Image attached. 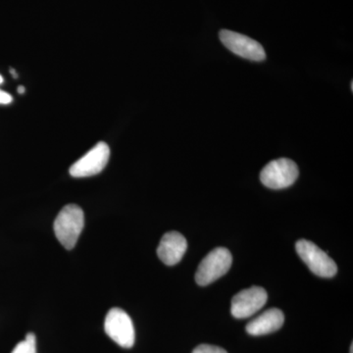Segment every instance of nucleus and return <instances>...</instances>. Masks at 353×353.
<instances>
[{
	"label": "nucleus",
	"mask_w": 353,
	"mask_h": 353,
	"mask_svg": "<svg viewBox=\"0 0 353 353\" xmlns=\"http://www.w3.org/2000/svg\"><path fill=\"white\" fill-rule=\"evenodd\" d=\"M268 294L263 288L252 287L241 290L232 299L231 312L236 319H245L263 307Z\"/></svg>",
	"instance_id": "8"
},
{
	"label": "nucleus",
	"mask_w": 353,
	"mask_h": 353,
	"mask_svg": "<svg viewBox=\"0 0 353 353\" xmlns=\"http://www.w3.org/2000/svg\"><path fill=\"white\" fill-rule=\"evenodd\" d=\"M25 90V88L22 87V85H20V87L18 88V92H19V94H24Z\"/></svg>",
	"instance_id": "14"
},
{
	"label": "nucleus",
	"mask_w": 353,
	"mask_h": 353,
	"mask_svg": "<svg viewBox=\"0 0 353 353\" xmlns=\"http://www.w3.org/2000/svg\"><path fill=\"white\" fill-rule=\"evenodd\" d=\"M284 322L285 315L282 310L278 308L268 309L246 325V332L250 336H264L282 328Z\"/></svg>",
	"instance_id": "10"
},
{
	"label": "nucleus",
	"mask_w": 353,
	"mask_h": 353,
	"mask_svg": "<svg viewBox=\"0 0 353 353\" xmlns=\"http://www.w3.org/2000/svg\"><path fill=\"white\" fill-rule=\"evenodd\" d=\"M11 353H37V341L34 334H28L25 341L18 343Z\"/></svg>",
	"instance_id": "11"
},
{
	"label": "nucleus",
	"mask_w": 353,
	"mask_h": 353,
	"mask_svg": "<svg viewBox=\"0 0 353 353\" xmlns=\"http://www.w3.org/2000/svg\"><path fill=\"white\" fill-rule=\"evenodd\" d=\"M192 353H228L222 347H216L211 345H201L194 348Z\"/></svg>",
	"instance_id": "12"
},
{
	"label": "nucleus",
	"mask_w": 353,
	"mask_h": 353,
	"mask_svg": "<svg viewBox=\"0 0 353 353\" xmlns=\"http://www.w3.org/2000/svg\"><path fill=\"white\" fill-rule=\"evenodd\" d=\"M219 38L228 50L238 57L257 62L263 61L266 58L263 46L259 41L245 34L229 30H222Z\"/></svg>",
	"instance_id": "7"
},
{
	"label": "nucleus",
	"mask_w": 353,
	"mask_h": 353,
	"mask_svg": "<svg viewBox=\"0 0 353 353\" xmlns=\"http://www.w3.org/2000/svg\"><path fill=\"white\" fill-rule=\"evenodd\" d=\"M2 83H3V78H2V76L0 75V85H1Z\"/></svg>",
	"instance_id": "15"
},
{
	"label": "nucleus",
	"mask_w": 353,
	"mask_h": 353,
	"mask_svg": "<svg viewBox=\"0 0 353 353\" xmlns=\"http://www.w3.org/2000/svg\"><path fill=\"white\" fill-rule=\"evenodd\" d=\"M350 353H353V345H350Z\"/></svg>",
	"instance_id": "16"
},
{
	"label": "nucleus",
	"mask_w": 353,
	"mask_h": 353,
	"mask_svg": "<svg viewBox=\"0 0 353 353\" xmlns=\"http://www.w3.org/2000/svg\"><path fill=\"white\" fill-rule=\"evenodd\" d=\"M296 250L297 254L314 275L322 278L336 276L338 272L336 262L329 256L328 252H323L312 241H299L296 243Z\"/></svg>",
	"instance_id": "3"
},
{
	"label": "nucleus",
	"mask_w": 353,
	"mask_h": 353,
	"mask_svg": "<svg viewBox=\"0 0 353 353\" xmlns=\"http://www.w3.org/2000/svg\"><path fill=\"white\" fill-rule=\"evenodd\" d=\"M233 263V256L229 250L217 248L208 253L199 264L196 273L197 285H208L226 275Z\"/></svg>",
	"instance_id": "2"
},
{
	"label": "nucleus",
	"mask_w": 353,
	"mask_h": 353,
	"mask_svg": "<svg viewBox=\"0 0 353 353\" xmlns=\"http://www.w3.org/2000/svg\"><path fill=\"white\" fill-rule=\"evenodd\" d=\"M187 248V240L182 234L179 232H169L160 241L157 255L165 265L174 266L182 260Z\"/></svg>",
	"instance_id": "9"
},
{
	"label": "nucleus",
	"mask_w": 353,
	"mask_h": 353,
	"mask_svg": "<svg viewBox=\"0 0 353 353\" xmlns=\"http://www.w3.org/2000/svg\"><path fill=\"white\" fill-rule=\"evenodd\" d=\"M109 157L110 148L108 143L101 141L70 167V175L75 178L97 175L105 168Z\"/></svg>",
	"instance_id": "6"
},
{
	"label": "nucleus",
	"mask_w": 353,
	"mask_h": 353,
	"mask_svg": "<svg viewBox=\"0 0 353 353\" xmlns=\"http://www.w3.org/2000/svg\"><path fill=\"white\" fill-rule=\"evenodd\" d=\"M104 329L111 340L124 348H131L134 343V324L131 317L121 308H112L108 311L104 322Z\"/></svg>",
	"instance_id": "5"
},
{
	"label": "nucleus",
	"mask_w": 353,
	"mask_h": 353,
	"mask_svg": "<svg viewBox=\"0 0 353 353\" xmlns=\"http://www.w3.org/2000/svg\"><path fill=\"white\" fill-rule=\"evenodd\" d=\"M299 175V167L296 162L288 158H280L264 167L260 174V181L269 189L282 190L294 185Z\"/></svg>",
	"instance_id": "4"
},
{
	"label": "nucleus",
	"mask_w": 353,
	"mask_h": 353,
	"mask_svg": "<svg viewBox=\"0 0 353 353\" xmlns=\"http://www.w3.org/2000/svg\"><path fill=\"white\" fill-rule=\"evenodd\" d=\"M85 226L83 209L77 204L64 206L54 221L55 236L66 250H73Z\"/></svg>",
	"instance_id": "1"
},
{
	"label": "nucleus",
	"mask_w": 353,
	"mask_h": 353,
	"mask_svg": "<svg viewBox=\"0 0 353 353\" xmlns=\"http://www.w3.org/2000/svg\"><path fill=\"white\" fill-rule=\"evenodd\" d=\"M13 101V97H11L8 92H4V90H0V104H3V105H6V104L11 103Z\"/></svg>",
	"instance_id": "13"
}]
</instances>
